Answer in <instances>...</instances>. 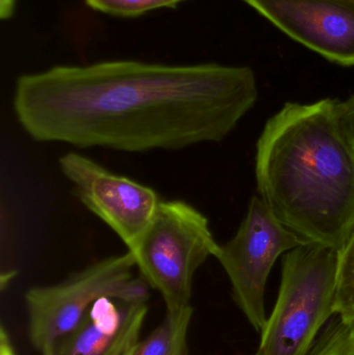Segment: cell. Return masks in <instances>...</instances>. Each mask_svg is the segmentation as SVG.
I'll return each mask as SVG.
<instances>
[{"instance_id": "obj_6", "label": "cell", "mask_w": 354, "mask_h": 355, "mask_svg": "<svg viewBox=\"0 0 354 355\" xmlns=\"http://www.w3.org/2000/svg\"><path fill=\"white\" fill-rule=\"evenodd\" d=\"M305 243L274 216L259 196H254L236 235L220 245L215 259L230 279L235 302L258 333L267 322L266 284L276 260Z\"/></svg>"}, {"instance_id": "obj_14", "label": "cell", "mask_w": 354, "mask_h": 355, "mask_svg": "<svg viewBox=\"0 0 354 355\" xmlns=\"http://www.w3.org/2000/svg\"><path fill=\"white\" fill-rule=\"evenodd\" d=\"M17 0H0V18L8 20L14 16Z\"/></svg>"}, {"instance_id": "obj_10", "label": "cell", "mask_w": 354, "mask_h": 355, "mask_svg": "<svg viewBox=\"0 0 354 355\" xmlns=\"http://www.w3.org/2000/svg\"><path fill=\"white\" fill-rule=\"evenodd\" d=\"M193 310L166 312L162 322L145 339L139 340L126 355H187V334Z\"/></svg>"}, {"instance_id": "obj_5", "label": "cell", "mask_w": 354, "mask_h": 355, "mask_svg": "<svg viewBox=\"0 0 354 355\" xmlns=\"http://www.w3.org/2000/svg\"><path fill=\"white\" fill-rule=\"evenodd\" d=\"M220 245L207 217L182 200H161L133 252L135 266L152 289L161 294L166 312L191 308L197 269L216 258Z\"/></svg>"}, {"instance_id": "obj_9", "label": "cell", "mask_w": 354, "mask_h": 355, "mask_svg": "<svg viewBox=\"0 0 354 355\" xmlns=\"http://www.w3.org/2000/svg\"><path fill=\"white\" fill-rule=\"evenodd\" d=\"M147 302L98 300L85 320L41 355H126L139 340Z\"/></svg>"}, {"instance_id": "obj_1", "label": "cell", "mask_w": 354, "mask_h": 355, "mask_svg": "<svg viewBox=\"0 0 354 355\" xmlns=\"http://www.w3.org/2000/svg\"><path fill=\"white\" fill-rule=\"evenodd\" d=\"M257 99L249 67L123 60L21 75L12 105L37 143L147 153L220 143Z\"/></svg>"}, {"instance_id": "obj_2", "label": "cell", "mask_w": 354, "mask_h": 355, "mask_svg": "<svg viewBox=\"0 0 354 355\" xmlns=\"http://www.w3.org/2000/svg\"><path fill=\"white\" fill-rule=\"evenodd\" d=\"M256 179L285 227L340 250L354 227V137L343 102L285 104L258 141Z\"/></svg>"}, {"instance_id": "obj_7", "label": "cell", "mask_w": 354, "mask_h": 355, "mask_svg": "<svg viewBox=\"0 0 354 355\" xmlns=\"http://www.w3.org/2000/svg\"><path fill=\"white\" fill-rule=\"evenodd\" d=\"M58 166L81 204L118 236L128 252H133L159 208L157 192L75 152L62 155Z\"/></svg>"}, {"instance_id": "obj_16", "label": "cell", "mask_w": 354, "mask_h": 355, "mask_svg": "<svg viewBox=\"0 0 354 355\" xmlns=\"http://www.w3.org/2000/svg\"><path fill=\"white\" fill-rule=\"evenodd\" d=\"M343 105H344L345 114L354 137V94L346 101L343 102Z\"/></svg>"}, {"instance_id": "obj_12", "label": "cell", "mask_w": 354, "mask_h": 355, "mask_svg": "<svg viewBox=\"0 0 354 355\" xmlns=\"http://www.w3.org/2000/svg\"><path fill=\"white\" fill-rule=\"evenodd\" d=\"M309 355H354V318L333 317Z\"/></svg>"}, {"instance_id": "obj_8", "label": "cell", "mask_w": 354, "mask_h": 355, "mask_svg": "<svg viewBox=\"0 0 354 355\" xmlns=\"http://www.w3.org/2000/svg\"><path fill=\"white\" fill-rule=\"evenodd\" d=\"M291 39L354 66V0H242Z\"/></svg>"}, {"instance_id": "obj_3", "label": "cell", "mask_w": 354, "mask_h": 355, "mask_svg": "<svg viewBox=\"0 0 354 355\" xmlns=\"http://www.w3.org/2000/svg\"><path fill=\"white\" fill-rule=\"evenodd\" d=\"M339 250L307 242L283 258L280 291L255 355H309L335 316Z\"/></svg>"}, {"instance_id": "obj_11", "label": "cell", "mask_w": 354, "mask_h": 355, "mask_svg": "<svg viewBox=\"0 0 354 355\" xmlns=\"http://www.w3.org/2000/svg\"><path fill=\"white\" fill-rule=\"evenodd\" d=\"M334 313L343 319L354 318V227L339 250Z\"/></svg>"}, {"instance_id": "obj_13", "label": "cell", "mask_w": 354, "mask_h": 355, "mask_svg": "<svg viewBox=\"0 0 354 355\" xmlns=\"http://www.w3.org/2000/svg\"><path fill=\"white\" fill-rule=\"evenodd\" d=\"M186 0H85L96 12L122 18H135L160 8H175Z\"/></svg>"}, {"instance_id": "obj_17", "label": "cell", "mask_w": 354, "mask_h": 355, "mask_svg": "<svg viewBox=\"0 0 354 355\" xmlns=\"http://www.w3.org/2000/svg\"><path fill=\"white\" fill-rule=\"evenodd\" d=\"M254 355H255V354H254Z\"/></svg>"}, {"instance_id": "obj_15", "label": "cell", "mask_w": 354, "mask_h": 355, "mask_svg": "<svg viewBox=\"0 0 354 355\" xmlns=\"http://www.w3.org/2000/svg\"><path fill=\"white\" fill-rule=\"evenodd\" d=\"M0 355H16L8 334L4 327H1L0 331Z\"/></svg>"}, {"instance_id": "obj_4", "label": "cell", "mask_w": 354, "mask_h": 355, "mask_svg": "<svg viewBox=\"0 0 354 355\" xmlns=\"http://www.w3.org/2000/svg\"><path fill=\"white\" fill-rule=\"evenodd\" d=\"M133 254L107 257L48 286L29 288L25 293L31 345L44 354L74 331L98 300L147 302L150 286L134 277Z\"/></svg>"}]
</instances>
